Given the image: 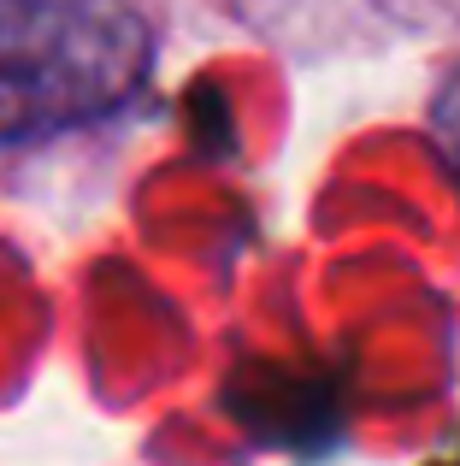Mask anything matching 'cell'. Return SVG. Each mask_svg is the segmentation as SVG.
I'll return each instance as SVG.
<instances>
[{"instance_id":"1","label":"cell","mask_w":460,"mask_h":466,"mask_svg":"<svg viewBox=\"0 0 460 466\" xmlns=\"http://www.w3.org/2000/svg\"><path fill=\"white\" fill-rule=\"evenodd\" d=\"M154 59L130 0H0V148L106 118Z\"/></svg>"},{"instance_id":"2","label":"cell","mask_w":460,"mask_h":466,"mask_svg":"<svg viewBox=\"0 0 460 466\" xmlns=\"http://www.w3.org/2000/svg\"><path fill=\"white\" fill-rule=\"evenodd\" d=\"M301 401H319L313 378H289L272 366H254L230 384V408L254 425L260 437L277 443H301V437H325V413H301Z\"/></svg>"},{"instance_id":"3","label":"cell","mask_w":460,"mask_h":466,"mask_svg":"<svg viewBox=\"0 0 460 466\" xmlns=\"http://www.w3.org/2000/svg\"><path fill=\"white\" fill-rule=\"evenodd\" d=\"M431 125H437V142H443V154H449V166L460 171V71L449 83H443V95H437V113H431Z\"/></svg>"}]
</instances>
